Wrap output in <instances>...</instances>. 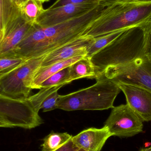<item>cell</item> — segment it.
<instances>
[{"instance_id": "6da1fadb", "label": "cell", "mask_w": 151, "mask_h": 151, "mask_svg": "<svg viewBox=\"0 0 151 151\" xmlns=\"http://www.w3.org/2000/svg\"><path fill=\"white\" fill-rule=\"evenodd\" d=\"M151 22L127 29L90 58L96 79L108 67L127 64L147 55Z\"/></svg>"}, {"instance_id": "7a4b0ae2", "label": "cell", "mask_w": 151, "mask_h": 151, "mask_svg": "<svg viewBox=\"0 0 151 151\" xmlns=\"http://www.w3.org/2000/svg\"><path fill=\"white\" fill-rule=\"evenodd\" d=\"M151 20V2L117 3L106 7L83 35L96 38Z\"/></svg>"}, {"instance_id": "3957f363", "label": "cell", "mask_w": 151, "mask_h": 151, "mask_svg": "<svg viewBox=\"0 0 151 151\" xmlns=\"http://www.w3.org/2000/svg\"><path fill=\"white\" fill-rule=\"evenodd\" d=\"M95 84L66 95L61 96L57 109L65 111H101L113 108L121 90L114 81L104 76Z\"/></svg>"}, {"instance_id": "277c9868", "label": "cell", "mask_w": 151, "mask_h": 151, "mask_svg": "<svg viewBox=\"0 0 151 151\" xmlns=\"http://www.w3.org/2000/svg\"><path fill=\"white\" fill-rule=\"evenodd\" d=\"M108 5L101 2L83 15L55 25L42 27L48 44V54L81 37Z\"/></svg>"}, {"instance_id": "5b68a950", "label": "cell", "mask_w": 151, "mask_h": 151, "mask_svg": "<svg viewBox=\"0 0 151 151\" xmlns=\"http://www.w3.org/2000/svg\"><path fill=\"white\" fill-rule=\"evenodd\" d=\"M43 123L28 98H14L0 93V127L32 129Z\"/></svg>"}, {"instance_id": "8992f818", "label": "cell", "mask_w": 151, "mask_h": 151, "mask_svg": "<svg viewBox=\"0 0 151 151\" xmlns=\"http://www.w3.org/2000/svg\"><path fill=\"white\" fill-rule=\"evenodd\" d=\"M44 56L31 58L11 73L0 79V93L14 98L27 99L32 89L31 84L34 74Z\"/></svg>"}, {"instance_id": "52a82bcc", "label": "cell", "mask_w": 151, "mask_h": 151, "mask_svg": "<svg viewBox=\"0 0 151 151\" xmlns=\"http://www.w3.org/2000/svg\"><path fill=\"white\" fill-rule=\"evenodd\" d=\"M102 76L115 82L135 85L151 92V61L146 55L127 64L108 67Z\"/></svg>"}, {"instance_id": "ba28073f", "label": "cell", "mask_w": 151, "mask_h": 151, "mask_svg": "<svg viewBox=\"0 0 151 151\" xmlns=\"http://www.w3.org/2000/svg\"><path fill=\"white\" fill-rule=\"evenodd\" d=\"M143 122L127 104L114 107L104 126L112 136L129 137L142 132Z\"/></svg>"}, {"instance_id": "9c48e42d", "label": "cell", "mask_w": 151, "mask_h": 151, "mask_svg": "<svg viewBox=\"0 0 151 151\" xmlns=\"http://www.w3.org/2000/svg\"><path fill=\"white\" fill-rule=\"evenodd\" d=\"M101 2L85 4H70L54 9H44L35 23L42 27L55 25L80 17Z\"/></svg>"}, {"instance_id": "30bf717a", "label": "cell", "mask_w": 151, "mask_h": 151, "mask_svg": "<svg viewBox=\"0 0 151 151\" xmlns=\"http://www.w3.org/2000/svg\"><path fill=\"white\" fill-rule=\"evenodd\" d=\"M33 24L27 22L21 15L11 21L3 31L0 42V57L16 56L15 50Z\"/></svg>"}, {"instance_id": "8fae6325", "label": "cell", "mask_w": 151, "mask_h": 151, "mask_svg": "<svg viewBox=\"0 0 151 151\" xmlns=\"http://www.w3.org/2000/svg\"><path fill=\"white\" fill-rule=\"evenodd\" d=\"M48 44L42 27L34 23L24 38L17 47L16 56L25 60L46 55Z\"/></svg>"}, {"instance_id": "7c38bea8", "label": "cell", "mask_w": 151, "mask_h": 151, "mask_svg": "<svg viewBox=\"0 0 151 151\" xmlns=\"http://www.w3.org/2000/svg\"><path fill=\"white\" fill-rule=\"evenodd\" d=\"M126 96L127 104L143 122L151 121V92L141 87L116 82Z\"/></svg>"}, {"instance_id": "4fadbf2b", "label": "cell", "mask_w": 151, "mask_h": 151, "mask_svg": "<svg viewBox=\"0 0 151 151\" xmlns=\"http://www.w3.org/2000/svg\"><path fill=\"white\" fill-rule=\"evenodd\" d=\"M92 39L82 35L54 50L45 55L40 67H47L78 56H86L87 48Z\"/></svg>"}, {"instance_id": "5bb4252c", "label": "cell", "mask_w": 151, "mask_h": 151, "mask_svg": "<svg viewBox=\"0 0 151 151\" xmlns=\"http://www.w3.org/2000/svg\"><path fill=\"white\" fill-rule=\"evenodd\" d=\"M112 136L107 127L90 128L83 130L72 137L78 149L85 151H100L108 138Z\"/></svg>"}, {"instance_id": "9a60e30c", "label": "cell", "mask_w": 151, "mask_h": 151, "mask_svg": "<svg viewBox=\"0 0 151 151\" xmlns=\"http://www.w3.org/2000/svg\"><path fill=\"white\" fill-rule=\"evenodd\" d=\"M63 86L42 88L38 93L29 96L28 99L38 111L40 110H42L43 112L53 111L57 109L60 96L58 91Z\"/></svg>"}, {"instance_id": "2e32d148", "label": "cell", "mask_w": 151, "mask_h": 151, "mask_svg": "<svg viewBox=\"0 0 151 151\" xmlns=\"http://www.w3.org/2000/svg\"><path fill=\"white\" fill-rule=\"evenodd\" d=\"M85 56H78L47 67H39L33 76L31 84V88L39 89L40 85L49 77L61 70L70 66Z\"/></svg>"}, {"instance_id": "e0dca14e", "label": "cell", "mask_w": 151, "mask_h": 151, "mask_svg": "<svg viewBox=\"0 0 151 151\" xmlns=\"http://www.w3.org/2000/svg\"><path fill=\"white\" fill-rule=\"evenodd\" d=\"M70 67V83L74 80L83 78L96 79V75L90 58L86 56L75 62Z\"/></svg>"}, {"instance_id": "ac0fdd59", "label": "cell", "mask_w": 151, "mask_h": 151, "mask_svg": "<svg viewBox=\"0 0 151 151\" xmlns=\"http://www.w3.org/2000/svg\"><path fill=\"white\" fill-rule=\"evenodd\" d=\"M127 29L119 30L104 35L93 38L92 41L87 48L86 56L88 58H91L94 55L109 45Z\"/></svg>"}, {"instance_id": "d6986e66", "label": "cell", "mask_w": 151, "mask_h": 151, "mask_svg": "<svg viewBox=\"0 0 151 151\" xmlns=\"http://www.w3.org/2000/svg\"><path fill=\"white\" fill-rule=\"evenodd\" d=\"M20 14L19 7L13 0H0V27L3 32L7 25Z\"/></svg>"}, {"instance_id": "ffe728a7", "label": "cell", "mask_w": 151, "mask_h": 151, "mask_svg": "<svg viewBox=\"0 0 151 151\" xmlns=\"http://www.w3.org/2000/svg\"><path fill=\"white\" fill-rule=\"evenodd\" d=\"M20 13L27 22L34 24L44 11L42 3L37 0H27L19 7Z\"/></svg>"}, {"instance_id": "44dd1931", "label": "cell", "mask_w": 151, "mask_h": 151, "mask_svg": "<svg viewBox=\"0 0 151 151\" xmlns=\"http://www.w3.org/2000/svg\"><path fill=\"white\" fill-rule=\"evenodd\" d=\"M73 137L67 133L51 132L43 139L42 151H54L64 144Z\"/></svg>"}, {"instance_id": "7402d4cb", "label": "cell", "mask_w": 151, "mask_h": 151, "mask_svg": "<svg viewBox=\"0 0 151 151\" xmlns=\"http://www.w3.org/2000/svg\"><path fill=\"white\" fill-rule=\"evenodd\" d=\"M70 67H67L45 80L39 86V89L63 86L70 83Z\"/></svg>"}, {"instance_id": "603a6c76", "label": "cell", "mask_w": 151, "mask_h": 151, "mask_svg": "<svg viewBox=\"0 0 151 151\" xmlns=\"http://www.w3.org/2000/svg\"><path fill=\"white\" fill-rule=\"evenodd\" d=\"M27 60L17 56L0 57V79L21 66Z\"/></svg>"}, {"instance_id": "cb8c5ba5", "label": "cell", "mask_w": 151, "mask_h": 151, "mask_svg": "<svg viewBox=\"0 0 151 151\" xmlns=\"http://www.w3.org/2000/svg\"><path fill=\"white\" fill-rule=\"evenodd\" d=\"M101 2L99 0H57L49 9H52L70 4H85Z\"/></svg>"}, {"instance_id": "d4e9b609", "label": "cell", "mask_w": 151, "mask_h": 151, "mask_svg": "<svg viewBox=\"0 0 151 151\" xmlns=\"http://www.w3.org/2000/svg\"><path fill=\"white\" fill-rule=\"evenodd\" d=\"M78 149L72 140V138L64 144L54 151H77Z\"/></svg>"}, {"instance_id": "484cf974", "label": "cell", "mask_w": 151, "mask_h": 151, "mask_svg": "<svg viewBox=\"0 0 151 151\" xmlns=\"http://www.w3.org/2000/svg\"><path fill=\"white\" fill-rule=\"evenodd\" d=\"M101 2L109 5L117 3L127 2L135 1L140 2H151V0H99Z\"/></svg>"}, {"instance_id": "4316f807", "label": "cell", "mask_w": 151, "mask_h": 151, "mask_svg": "<svg viewBox=\"0 0 151 151\" xmlns=\"http://www.w3.org/2000/svg\"><path fill=\"white\" fill-rule=\"evenodd\" d=\"M146 56L148 57L149 59L151 61V22L150 24V45L149 48V51L148 54L146 55Z\"/></svg>"}, {"instance_id": "83f0119b", "label": "cell", "mask_w": 151, "mask_h": 151, "mask_svg": "<svg viewBox=\"0 0 151 151\" xmlns=\"http://www.w3.org/2000/svg\"><path fill=\"white\" fill-rule=\"evenodd\" d=\"M27 1V0H13V1L15 3V4H16L19 8L26 1Z\"/></svg>"}, {"instance_id": "f1b7e54d", "label": "cell", "mask_w": 151, "mask_h": 151, "mask_svg": "<svg viewBox=\"0 0 151 151\" xmlns=\"http://www.w3.org/2000/svg\"><path fill=\"white\" fill-rule=\"evenodd\" d=\"M140 151H151V146L148 148H143Z\"/></svg>"}, {"instance_id": "f546056e", "label": "cell", "mask_w": 151, "mask_h": 151, "mask_svg": "<svg viewBox=\"0 0 151 151\" xmlns=\"http://www.w3.org/2000/svg\"><path fill=\"white\" fill-rule=\"evenodd\" d=\"M3 33V31L2 30L1 27H0V42L2 38Z\"/></svg>"}, {"instance_id": "4dcf8cb0", "label": "cell", "mask_w": 151, "mask_h": 151, "mask_svg": "<svg viewBox=\"0 0 151 151\" xmlns=\"http://www.w3.org/2000/svg\"><path fill=\"white\" fill-rule=\"evenodd\" d=\"M37 1H40L43 4V3L45 2L49 1L50 0H37Z\"/></svg>"}, {"instance_id": "1f68e13d", "label": "cell", "mask_w": 151, "mask_h": 151, "mask_svg": "<svg viewBox=\"0 0 151 151\" xmlns=\"http://www.w3.org/2000/svg\"><path fill=\"white\" fill-rule=\"evenodd\" d=\"M77 151H85L84 150H81V149H80V150H78Z\"/></svg>"}]
</instances>
